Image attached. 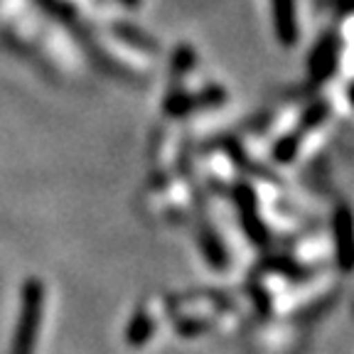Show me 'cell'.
<instances>
[{"instance_id": "6da1fadb", "label": "cell", "mask_w": 354, "mask_h": 354, "mask_svg": "<svg viewBox=\"0 0 354 354\" xmlns=\"http://www.w3.org/2000/svg\"><path fill=\"white\" fill-rule=\"evenodd\" d=\"M44 308V288L39 281H28L22 288V310L15 327L10 354H35V339H37L39 322H42Z\"/></svg>"}]
</instances>
